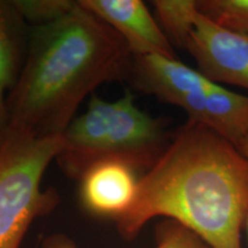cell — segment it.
<instances>
[{
  "label": "cell",
  "mask_w": 248,
  "mask_h": 248,
  "mask_svg": "<svg viewBox=\"0 0 248 248\" xmlns=\"http://www.w3.org/2000/svg\"><path fill=\"white\" fill-rule=\"evenodd\" d=\"M156 217L179 223L212 248H243L248 217V159L225 138L187 121L138 179L132 206L115 219L135 239Z\"/></svg>",
  "instance_id": "obj_1"
},
{
  "label": "cell",
  "mask_w": 248,
  "mask_h": 248,
  "mask_svg": "<svg viewBox=\"0 0 248 248\" xmlns=\"http://www.w3.org/2000/svg\"><path fill=\"white\" fill-rule=\"evenodd\" d=\"M132 58L122 37L79 1L59 20L33 26L21 75L6 98L7 129L59 137L93 90L129 78Z\"/></svg>",
  "instance_id": "obj_2"
},
{
  "label": "cell",
  "mask_w": 248,
  "mask_h": 248,
  "mask_svg": "<svg viewBox=\"0 0 248 248\" xmlns=\"http://www.w3.org/2000/svg\"><path fill=\"white\" fill-rule=\"evenodd\" d=\"M169 142L161 121L142 111L130 90L116 101L92 94L85 113L62 133L55 161L68 177L79 181L92 167L104 162L147 171Z\"/></svg>",
  "instance_id": "obj_3"
},
{
  "label": "cell",
  "mask_w": 248,
  "mask_h": 248,
  "mask_svg": "<svg viewBox=\"0 0 248 248\" xmlns=\"http://www.w3.org/2000/svg\"><path fill=\"white\" fill-rule=\"evenodd\" d=\"M61 136L35 138L7 129L0 139V248H20L33 221L58 206V192L43 190L42 181Z\"/></svg>",
  "instance_id": "obj_4"
},
{
  "label": "cell",
  "mask_w": 248,
  "mask_h": 248,
  "mask_svg": "<svg viewBox=\"0 0 248 248\" xmlns=\"http://www.w3.org/2000/svg\"><path fill=\"white\" fill-rule=\"evenodd\" d=\"M184 48L213 83L248 90V35L225 29L198 11Z\"/></svg>",
  "instance_id": "obj_5"
},
{
  "label": "cell",
  "mask_w": 248,
  "mask_h": 248,
  "mask_svg": "<svg viewBox=\"0 0 248 248\" xmlns=\"http://www.w3.org/2000/svg\"><path fill=\"white\" fill-rule=\"evenodd\" d=\"M79 4L113 28L133 55L176 58L172 44L140 0H80Z\"/></svg>",
  "instance_id": "obj_6"
},
{
  "label": "cell",
  "mask_w": 248,
  "mask_h": 248,
  "mask_svg": "<svg viewBox=\"0 0 248 248\" xmlns=\"http://www.w3.org/2000/svg\"><path fill=\"white\" fill-rule=\"evenodd\" d=\"M129 78L136 89L181 108L215 84L176 58L157 54L133 55Z\"/></svg>",
  "instance_id": "obj_7"
},
{
  "label": "cell",
  "mask_w": 248,
  "mask_h": 248,
  "mask_svg": "<svg viewBox=\"0 0 248 248\" xmlns=\"http://www.w3.org/2000/svg\"><path fill=\"white\" fill-rule=\"evenodd\" d=\"M138 179L135 170L119 162L92 167L80 179V200L90 213L119 218L132 206Z\"/></svg>",
  "instance_id": "obj_8"
},
{
  "label": "cell",
  "mask_w": 248,
  "mask_h": 248,
  "mask_svg": "<svg viewBox=\"0 0 248 248\" xmlns=\"http://www.w3.org/2000/svg\"><path fill=\"white\" fill-rule=\"evenodd\" d=\"M29 30L14 1L0 0V139L7 130L6 92L16 84L26 61Z\"/></svg>",
  "instance_id": "obj_9"
},
{
  "label": "cell",
  "mask_w": 248,
  "mask_h": 248,
  "mask_svg": "<svg viewBox=\"0 0 248 248\" xmlns=\"http://www.w3.org/2000/svg\"><path fill=\"white\" fill-rule=\"evenodd\" d=\"M188 121L207 126L238 147L248 136V97L214 84Z\"/></svg>",
  "instance_id": "obj_10"
},
{
  "label": "cell",
  "mask_w": 248,
  "mask_h": 248,
  "mask_svg": "<svg viewBox=\"0 0 248 248\" xmlns=\"http://www.w3.org/2000/svg\"><path fill=\"white\" fill-rule=\"evenodd\" d=\"M195 0H156L153 1L157 20L171 44L184 48L188 32L198 12Z\"/></svg>",
  "instance_id": "obj_11"
},
{
  "label": "cell",
  "mask_w": 248,
  "mask_h": 248,
  "mask_svg": "<svg viewBox=\"0 0 248 248\" xmlns=\"http://www.w3.org/2000/svg\"><path fill=\"white\" fill-rule=\"evenodd\" d=\"M154 248H212L201 238L172 219H164L156 228ZM40 248H77L74 241L63 234L46 238Z\"/></svg>",
  "instance_id": "obj_12"
},
{
  "label": "cell",
  "mask_w": 248,
  "mask_h": 248,
  "mask_svg": "<svg viewBox=\"0 0 248 248\" xmlns=\"http://www.w3.org/2000/svg\"><path fill=\"white\" fill-rule=\"evenodd\" d=\"M198 11L214 23L248 35V0H199Z\"/></svg>",
  "instance_id": "obj_13"
},
{
  "label": "cell",
  "mask_w": 248,
  "mask_h": 248,
  "mask_svg": "<svg viewBox=\"0 0 248 248\" xmlns=\"http://www.w3.org/2000/svg\"><path fill=\"white\" fill-rule=\"evenodd\" d=\"M27 22L35 26L51 23L69 13L76 1L69 0H14Z\"/></svg>",
  "instance_id": "obj_14"
},
{
  "label": "cell",
  "mask_w": 248,
  "mask_h": 248,
  "mask_svg": "<svg viewBox=\"0 0 248 248\" xmlns=\"http://www.w3.org/2000/svg\"><path fill=\"white\" fill-rule=\"evenodd\" d=\"M238 148H239V150L241 151V153H243L245 156L248 159V136L244 139L243 141L240 142L239 145H238ZM246 228H247V234H248V217H247V221H246Z\"/></svg>",
  "instance_id": "obj_15"
}]
</instances>
